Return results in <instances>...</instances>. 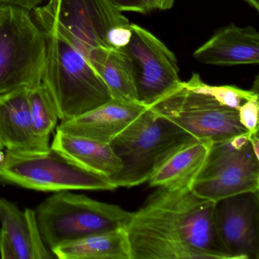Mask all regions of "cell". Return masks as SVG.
<instances>
[{
    "mask_svg": "<svg viewBox=\"0 0 259 259\" xmlns=\"http://www.w3.org/2000/svg\"><path fill=\"white\" fill-rule=\"evenodd\" d=\"M214 203L191 189L158 188L125 227L131 259H231L215 228Z\"/></svg>",
    "mask_w": 259,
    "mask_h": 259,
    "instance_id": "1",
    "label": "cell"
},
{
    "mask_svg": "<svg viewBox=\"0 0 259 259\" xmlns=\"http://www.w3.org/2000/svg\"><path fill=\"white\" fill-rule=\"evenodd\" d=\"M195 140L170 119L148 107L110 142L122 165L110 180L116 188L147 183L168 157Z\"/></svg>",
    "mask_w": 259,
    "mask_h": 259,
    "instance_id": "2",
    "label": "cell"
},
{
    "mask_svg": "<svg viewBox=\"0 0 259 259\" xmlns=\"http://www.w3.org/2000/svg\"><path fill=\"white\" fill-rule=\"evenodd\" d=\"M45 34L46 56L41 82L61 122L112 99L108 88L82 53L60 37Z\"/></svg>",
    "mask_w": 259,
    "mask_h": 259,
    "instance_id": "3",
    "label": "cell"
},
{
    "mask_svg": "<svg viewBox=\"0 0 259 259\" xmlns=\"http://www.w3.org/2000/svg\"><path fill=\"white\" fill-rule=\"evenodd\" d=\"M35 211L42 239L51 250L91 235L125 228L133 212L69 191L55 192Z\"/></svg>",
    "mask_w": 259,
    "mask_h": 259,
    "instance_id": "4",
    "label": "cell"
},
{
    "mask_svg": "<svg viewBox=\"0 0 259 259\" xmlns=\"http://www.w3.org/2000/svg\"><path fill=\"white\" fill-rule=\"evenodd\" d=\"M33 13L45 34L69 42L87 58L98 48L113 49L110 32L131 25L110 0H48Z\"/></svg>",
    "mask_w": 259,
    "mask_h": 259,
    "instance_id": "5",
    "label": "cell"
},
{
    "mask_svg": "<svg viewBox=\"0 0 259 259\" xmlns=\"http://www.w3.org/2000/svg\"><path fill=\"white\" fill-rule=\"evenodd\" d=\"M207 84L193 73L149 108L198 140L221 142L248 133L239 122L238 110L219 102Z\"/></svg>",
    "mask_w": 259,
    "mask_h": 259,
    "instance_id": "6",
    "label": "cell"
},
{
    "mask_svg": "<svg viewBox=\"0 0 259 259\" xmlns=\"http://www.w3.org/2000/svg\"><path fill=\"white\" fill-rule=\"evenodd\" d=\"M46 37L30 12L0 6V95L41 83Z\"/></svg>",
    "mask_w": 259,
    "mask_h": 259,
    "instance_id": "7",
    "label": "cell"
},
{
    "mask_svg": "<svg viewBox=\"0 0 259 259\" xmlns=\"http://www.w3.org/2000/svg\"><path fill=\"white\" fill-rule=\"evenodd\" d=\"M0 183L40 192L117 189L110 179L82 167L51 148L35 154L7 151L0 165Z\"/></svg>",
    "mask_w": 259,
    "mask_h": 259,
    "instance_id": "8",
    "label": "cell"
},
{
    "mask_svg": "<svg viewBox=\"0 0 259 259\" xmlns=\"http://www.w3.org/2000/svg\"><path fill=\"white\" fill-rule=\"evenodd\" d=\"M249 133L212 142L192 191L216 202L244 192H258L259 157L253 151Z\"/></svg>",
    "mask_w": 259,
    "mask_h": 259,
    "instance_id": "9",
    "label": "cell"
},
{
    "mask_svg": "<svg viewBox=\"0 0 259 259\" xmlns=\"http://www.w3.org/2000/svg\"><path fill=\"white\" fill-rule=\"evenodd\" d=\"M124 51L131 59L138 102L151 107L182 82L175 54L152 33L131 24Z\"/></svg>",
    "mask_w": 259,
    "mask_h": 259,
    "instance_id": "10",
    "label": "cell"
},
{
    "mask_svg": "<svg viewBox=\"0 0 259 259\" xmlns=\"http://www.w3.org/2000/svg\"><path fill=\"white\" fill-rule=\"evenodd\" d=\"M213 221L231 259L259 258L258 192H244L216 201Z\"/></svg>",
    "mask_w": 259,
    "mask_h": 259,
    "instance_id": "11",
    "label": "cell"
},
{
    "mask_svg": "<svg viewBox=\"0 0 259 259\" xmlns=\"http://www.w3.org/2000/svg\"><path fill=\"white\" fill-rule=\"evenodd\" d=\"M0 256L3 259H49L54 257L42 239L35 211H24L0 198Z\"/></svg>",
    "mask_w": 259,
    "mask_h": 259,
    "instance_id": "12",
    "label": "cell"
},
{
    "mask_svg": "<svg viewBox=\"0 0 259 259\" xmlns=\"http://www.w3.org/2000/svg\"><path fill=\"white\" fill-rule=\"evenodd\" d=\"M146 108L138 102L111 99L84 114L60 122L57 128L72 136L110 144Z\"/></svg>",
    "mask_w": 259,
    "mask_h": 259,
    "instance_id": "13",
    "label": "cell"
},
{
    "mask_svg": "<svg viewBox=\"0 0 259 259\" xmlns=\"http://www.w3.org/2000/svg\"><path fill=\"white\" fill-rule=\"evenodd\" d=\"M205 65L236 66L259 63V34L251 26L241 28L233 24L220 28L193 54Z\"/></svg>",
    "mask_w": 259,
    "mask_h": 259,
    "instance_id": "14",
    "label": "cell"
},
{
    "mask_svg": "<svg viewBox=\"0 0 259 259\" xmlns=\"http://www.w3.org/2000/svg\"><path fill=\"white\" fill-rule=\"evenodd\" d=\"M28 89L0 95V143L7 151L22 154L46 152L34 133L30 113Z\"/></svg>",
    "mask_w": 259,
    "mask_h": 259,
    "instance_id": "15",
    "label": "cell"
},
{
    "mask_svg": "<svg viewBox=\"0 0 259 259\" xmlns=\"http://www.w3.org/2000/svg\"><path fill=\"white\" fill-rule=\"evenodd\" d=\"M51 148L82 167L109 179L122 169V162L110 144L72 136L56 128Z\"/></svg>",
    "mask_w": 259,
    "mask_h": 259,
    "instance_id": "16",
    "label": "cell"
},
{
    "mask_svg": "<svg viewBox=\"0 0 259 259\" xmlns=\"http://www.w3.org/2000/svg\"><path fill=\"white\" fill-rule=\"evenodd\" d=\"M211 142L195 140L168 157L148 180L151 187L191 189L205 162Z\"/></svg>",
    "mask_w": 259,
    "mask_h": 259,
    "instance_id": "17",
    "label": "cell"
},
{
    "mask_svg": "<svg viewBox=\"0 0 259 259\" xmlns=\"http://www.w3.org/2000/svg\"><path fill=\"white\" fill-rule=\"evenodd\" d=\"M88 60L108 88L112 99L138 102L133 63L123 48H98L90 52Z\"/></svg>",
    "mask_w": 259,
    "mask_h": 259,
    "instance_id": "18",
    "label": "cell"
},
{
    "mask_svg": "<svg viewBox=\"0 0 259 259\" xmlns=\"http://www.w3.org/2000/svg\"><path fill=\"white\" fill-rule=\"evenodd\" d=\"M51 252L60 259H131L125 228L85 236Z\"/></svg>",
    "mask_w": 259,
    "mask_h": 259,
    "instance_id": "19",
    "label": "cell"
},
{
    "mask_svg": "<svg viewBox=\"0 0 259 259\" xmlns=\"http://www.w3.org/2000/svg\"><path fill=\"white\" fill-rule=\"evenodd\" d=\"M28 102L31 122L36 136L47 146H50L51 133L60 120L55 104L43 83L28 89Z\"/></svg>",
    "mask_w": 259,
    "mask_h": 259,
    "instance_id": "20",
    "label": "cell"
},
{
    "mask_svg": "<svg viewBox=\"0 0 259 259\" xmlns=\"http://www.w3.org/2000/svg\"><path fill=\"white\" fill-rule=\"evenodd\" d=\"M258 97L245 101L238 108L241 125L249 133H258Z\"/></svg>",
    "mask_w": 259,
    "mask_h": 259,
    "instance_id": "21",
    "label": "cell"
},
{
    "mask_svg": "<svg viewBox=\"0 0 259 259\" xmlns=\"http://www.w3.org/2000/svg\"><path fill=\"white\" fill-rule=\"evenodd\" d=\"M121 12H134L145 14L144 0H110Z\"/></svg>",
    "mask_w": 259,
    "mask_h": 259,
    "instance_id": "22",
    "label": "cell"
},
{
    "mask_svg": "<svg viewBox=\"0 0 259 259\" xmlns=\"http://www.w3.org/2000/svg\"><path fill=\"white\" fill-rule=\"evenodd\" d=\"M45 0H0V6H11L30 12L40 7Z\"/></svg>",
    "mask_w": 259,
    "mask_h": 259,
    "instance_id": "23",
    "label": "cell"
},
{
    "mask_svg": "<svg viewBox=\"0 0 259 259\" xmlns=\"http://www.w3.org/2000/svg\"><path fill=\"white\" fill-rule=\"evenodd\" d=\"M176 0H144L145 13L153 10H167L172 8Z\"/></svg>",
    "mask_w": 259,
    "mask_h": 259,
    "instance_id": "24",
    "label": "cell"
},
{
    "mask_svg": "<svg viewBox=\"0 0 259 259\" xmlns=\"http://www.w3.org/2000/svg\"><path fill=\"white\" fill-rule=\"evenodd\" d=\"M249 142L251 144V148H252L253 151L257 157L259 156V140H258V133H249Z\"/></svg>",
    "mask_w": 259,
    "mask_h": 259,
    "instance_id": "25",
    "label": "cell"
},
{
    "mask_svg": "<svg viewBox=\"0 0 259 259\" xmlns=\"http://www.w3.org/2000/svg\"><path fill=\"white\" fill-rule=\"evenodd\" d=\"M245 1L256 11L259 12V0H245Z\"/></svg>",
    "mask_w": 259,
    "mask_h": 259,
    "instance_id": "26",
    "label": "cell"
},
{
    "mask_svg": "<svg viewBox=\"0 0 259 259\" xmlns=\"http://www.w3.org/2000/svg\"><path fill=\"white\" fill-rule=\"evenodd\" d=\"M3 150L0 148V165L2 164L3 162L5 160L6 154L3 151Z\"/></svg>",
    "mask_w": 259,
    "mask_h": 259,
    "instance_id": "27",
    "label": "cell"
},
{
    "mask_svg": "<svg viewBox=\"0 0 259 259\" xmlns=\"http://www.w3.org/2000/svg\"><path fill=\"white\" fill-rule=\"evenodd\" d=\"M0 148H1V149H4V146H3L2 145V144L0 143Z\"/></svg>",
    "mask_w": 259,
    "mask_h": 259,
    "instance_id": "28",
    "label": "cell"
}]
</instances>
